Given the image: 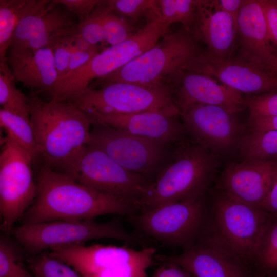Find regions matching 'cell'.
Returning <instances> with one entry per match:
<instances>
[{"mask_svg":"<svg viewBox=\"0 0 277 277\" xmlns=\"http://www.w3.org/2000/svg\"><path fill=\"white\" fill-rule=\"evenodd\" d=\"M276 166L275 160L230 162L221 173L214 188L260 208L270 189Z\"/></svg>","mask_w":277,"mask_h":277,"instance_id":"obj_17","label":"cell"},{"mask_svg":"<svg viewBox=\"0 0 277 277\" xmlns=\"http://www.w3.org/2000/svg\"><path fill=\"white\" fill-rule=\"evenodd\" d=\"M49 251L83 277H147L156 255L154 247L136 250L98 243L57 247Z\"/></svg>","mask_w":277,"mask_h":277,"instance_id":"obj_8","label":"cell"},{"mask_svg":"<svg viewBox=\"0 0 277 277\" xmlns=\"http://www.w3.org/2000/svg\"><path fill=\"white\" fill-rule=\"evenodd\" d=\"M99 53L100 52L98 50L92 51H84L77 50L74 49L72 53L71 59L70 60L68 66L67 67L66 72L64 75L61 78L70 75L74 72L84 66L86 64L89 62L92 58H93Z\"/></svg>","mask_w":277,"mask_h":277,"instance_id":"obj_39","label":"cell"},{"mask_svg":"<svg viewBox=\"0 0 277 277\" xmlns=\"http://www.w3.org/2000/svg\"><path fill=\"white\" fill-rule=\"evenodd\" d=\"M87 113L133 114L156 112L176 116L181 112L170 85H145L127 82L86 88L65 101Z\"/></svg>","mask_w":277,"mask_h":277,"instance_id":"obj_6","label":"cell"},{"mask_svg":"<svg viewBox=\"0 0 277 277\" xmlns=\"http://www.w3.org/2000/svg\"><path fill=\"white\" fill-rule=\"evenodd\" d=\"M200 43L191 30L182 27L175 32H168L147 51L119 69L93 81L89 87L116 82L170 85L185 66L203 52Z\"/></svg>","mask_w":277,"mask_h":277,"instance_id":"obj_5","label":"cell"},{"mask_svg":"<svg viewBox=\"0 0 277 277\" xmlns=\"http://www.w3.org/2000/svg\"><path fill=\"white\" fill-rule=\"evenodd\" d=\"M101 19L104 36V41L114 46L120 44L130 37L133 32L132 26L124 17L108 9L103 3H99L94 9Z\"/></svg>","mask_w":277,"mask_h":277,"instance_id":"obj_32","label":"cell"},{"mask_svg":"<svg viewBox=\"0 0 277 277\" xmlns=\"http://www.w3.org/2000/svg\"><path fill=\"white\" fill-rule=\"evenodd\" d=\"M87 145L98 148L128 171L152 173L164 155V144L110 126L92 124Z\"/></svg>","mask_w":277,"mask_h":277,"instance_id":"obj_13","label":"cell"},{"mask_svg":"<svg viewBox=\"0 0 277 277\" xmlns=\"http://www.w3.org/2000/svg\"><path fill=\"white\" fill-rule=\"evenodd\" d=\"M70 33L80 36L93 45L104 41L102 24L94 9L88 18L73 26Z\"/></svg>","mask_w":277,"mask_h":277,"instance_id":"obj_35","label":"cell"},{"mask_svg":"<svg viewBox=\"0 0 277 277\" xmlns=\"http://www.w3.org/2000/svg\"><path fill=\"white\" fill-rule=\"evenodd\" d=\"M56 7L51 1L22 17L10 47L31 49L52 48L68 34L75 23Z\"/></svg>","mask_w":277,"mask_h":277,"instance_id":"obj_20","label":"cell"},{"mask_svg":"<svg viewBox=\"0 0 277 277\" xmlns=\"http://www.w3.org/2000/svg\"><path fill=\"white\" fill-rule=\"evenodd\" d=\"M245 2L246 0H215L217 7L231 15L236 24L240 10Z\"/></svg>","mask_w":277,"mask_h":277,"instance_id":"obj_43","label":"cell"},{"mask_svg":"<svg viewBox=\"0 0 277 277\" xmlns=\"http://www.w3.org/2000/svg\"><path fill=\"white\" fill-rule=\"evenodd\" d=\"M248 131H277V115L248 121Z\"/></svg>","mask_w":277,"mask_h":277,"instance_id":"obj_42","label":"cell"},{"mask_svg":"<svg viewBox=\"0 0 277 277\" xmlns=\"http://www.w3.org/2000/svg\"><path fill=\"white\" fill-rule=\"evenodd\" d=\"M191 31L211 55L224 59L234 57L237 26L231 15L217 7L215 0H197L196 16Z\"/></svg>","mask_w":277,"mask_h":277,"instance_id":"obj_21","label":"cell"},{"mask_svg":"<svg viewBox=\"0 0 277 277\" xmlns=\"http://www.w3.org/2000/svg\"><path fill=\"white\" fill-rule=\"evenodd\" d=\"M273 275V276H274V277H277V274H274V275Z\"/></svg>","mask_w":277,"mask_h":277,"instance_id":"obj_47","label":"cell"},{"mask_svg":"<svg viewBox=\"0 0 277 277\" xmlns=\"http://www.w3.org/2000/svg\"><path fill=\"white\" fill-rule=\"evenodd\" d=\"M248 121L277 115V92L252 95L246 98Z\"/></svg>","mask_w":277,"mask_h":277,"instance_id":"obj_34","label":"cell"},{"mask_svg":"<svg viewBox=\"0 0 277 277\" xmlns=\"http://www.w3.org/2000/svg\"><path fill=\"white\" fill-rule=\"evenodd\" d=\"M10 234L24 249L26 256L96 239H115L133 246L143 244L138 236L126 230L118 219L102 223L88 220L21 224L14 227Z\"/></svg>","mask_w":277,"mask_h":277,"instance_id":"obj_7","label":"cell"},{"mask_svg":"<svg viewBox=\"0 0 277 277\" xmlns=\"http://www.w3.org/2000/svg\"><path fill=\"white\" fill-rule=\"evenodd\" d=\"M197 0H158L162 19L169 25L175 23L191 31L197 12Z\"/></svg>","mask_w":277,"mask_h":277,"instance_id":"obj_33","label":"cell"},{"mask_svg":"<svg viewBox=\"0 0 277 277\" xmlns=\"http://www.w3.org/2000/svg\"><path fill=\"white\" fill-rule=\"evenodd\" d=\"M271 44L277 51V0H259Z\"/></svg>","mask_w":277,"mask_h":277,"instance_id":"obj_38","label":"cell"},{"mask_svg":"<svg viewBox=\"0 0 277 277\" xmlns=\"http://www.w3.org/2000/svg\"><path fill=\"white\" fill-rule=\"evenodd\" d=\"M16 80L7 62H0V104L2 109L30 121L27 97L15 84Z\"/></svg>","mask_w":277,"mask_h":277,"instance_id":"obj_28","label":"cell"},{"mask_svg":"<svg viewBox=\"0 0 277 277\" xmlns=\"http://www.w3.org/2000/svg\"><path fill=\"white\" fill-rule=\"evenodd\" d=\"M243 160L269 161L277 157V131H248L239 144Z\"/></svg>","mask_w":277,"mask_h":277,"instance_id":"obj_25","label":"cell"},{"mask_svg":"<svg viewBox=\"0 0 277 277\" xmlns=\"http://www.w3.org/2000/svg\"><path fill=\"white\" fill-rule=\"evenodd\" d=\"M103 4L111 12L122 17L137 21L162 17L158 0H107Z\"/></svg>","mask_w":277,"mask_h":277,"instance_id":"obj_31","label":"cell"},{"mask_svg":"<svg viewBox=\"0 0 277 277\" xmlns=\"http://www.w3.org/2000/svg\"><path fill=\"white\" fill-rule=\"evenodd\" d=\"M180 114L193 141L216 155H225L239 146L244 128L234 113L217 106L195 104Z\"/></svg>","mask_w":277,"mask_h":277,"instance_id":"obj_14","label":"cell"},{"mask_svg":"<svg viewBox=\"0 0 277 277\" xmlns=\"http://www.w3.org/2000/svg\"><path fill=\"white\" fill-rule=\"evenodd\" d=\"M160 262L174 263L192 277H250L253 269L207 235L183 248L178 255H156Z\"/></svg>","mask_w":277,"mask_h":277,"instance_id":"obj_16","label":"cell"},{"mask_svg":"<svg viewBox=\"0 0 277 277\" xmlns=\"http://www.w3.org/2000/svg\"><path fill=\"white\" fill-rule=\"evenodd\" d=\"M169 27L162 17L147 21L125 41L106 49L70 75L58 80L52 98L65 101L85 90L93 80L122 68L150 49L168 32Z\"/></svg>","mask_w":277,"mask_h":277,"instance_id":"obj_9","label":"cell"},{"mask_svg":"<svg viewBox=\"0 0 277 277\" xmlns=\"http://www.w3.org/2000/svg\"><path fill=\"white\" fill-rule=\"evenodd\" d=\"M162 265L154 271L152 277H192L180 265L171 262H161Z\"/></svg>","mask_w":277,"mask_h":277,"instance_id":"obj_40","label":"cell"},{"mask_svg":"<svg viewBox=\"0 0 277 277\" xmlns=\"http://www.w3.org/2000/svg\"><path fill=\"white\" fill-rule=\"evenodd\" d=\"M52 49L59 80L65 74L74 49L69 34L62 37Z\"/></svg>","mask_w":277,"mask_h":277,"instance_id":"obj_36","label":"cell"},{"mask_svg":"<svg viewBox=\"0 0 277 277\" xmlns=\"http://www.w3.org/2000/svg\"><path fill=\"white\" fill-rule=\"evenodd\" d=\"M250 277H274L272 275H266L260 272L253 271Z\"/></svg>","mask_w":277,"mask_h":277,"instance_id":"obj_45","label":"cell"},{"mask_svg":"<svg viewBox=\"0 0 277 277\" xmlns=\"http://www.w3.org/2000/svg\"><path fill=\"white\" fill-rule=\"evenodd\" d=\"M0 124L7 135L34 161L39 154L35 135L30 121L2 108Z\"/></svg>","mask_w":277,"mask_h":277,"instance_id":"obj_26","label":"cell"},{"mask_svg":"<svg viewBox=\"0 0 277 277\" xmlns=\"http://www.w3.org/2000/svg\"><path fill=\"white\" fill-rule=\"evenodd\" d=\"M236 25L239 51L234 57L273 74L277 51L271 43L259 0H246Z\"/></svg>","mask_w":277,"mask_h":277,"instance_id":"obj_19","label":"cell"},{"mask_svg":"<svg viewBox=\"0 0 277 277\" xmlns=\"http://www.w3.org/2000/svg\"><path fill=\"white\" fill-rule=\"evenodd\" d=\"M273 74L277 76V54H276V60L275 62V67L273 70Z\"/></svg>","mask_w":277,"mask_h":277,"instance_id":"obj_46","label":"cell"},{"mask_svg":"<svg viewBox=\"0 0 277 277\" xmlns=\"http://www.w3.org/2000/svg\"><path fill=\"white\" fill-rule=\"evenodd\" d=\"M35 200L21 224L53 221L79 222L106 214L138 213L128 202L87 187L70 176L44 165L37 179Z\"/></svg>","mask_w":277,"mask_h":277,"instance_id":"obj_1","label":"cell"},{"mask_svg":"<svg viewBox=\"0 0 277 277\" xmlns=\"http://www.w3.org/2000/svg\"><path fill=\"white\" fill-rule=\"evenodd\" d=\"M68 176L92 189L128 202L136 208L138 213L151 183L90 145L83 148Z\"/></svg>","mask_w":277,"mask_h":277,"instance_id":"obj_11","label":"cell"},{"mask_svg":"<svg viewBox=\"0 0 277 277\" xmlns=\"http://www.w3.org/2000/svg\"><path fill=\"white\" fill-rule=\"evenodd\" d=\"M260 208L277 218V166L270 189Z\"/></svg>","mask_w":277,"mask_h":277,"instance_id":"obj_41","label":"cell"},{"mask_svg":"<svg viewBox=\"0 0 277 277\" xmlns=\"http://www.w3.org/2000/svg\"><path fill=\"white\" fill-rule=\"evenodd\" d=\"M100 1L97 0H52L51 3L55 6L61 5L67 10L74 14L80 22L88 18Z\"/></svg>","mask_w":277,"mask_h":277,"instance_id":"obj_37","label":"cell"},{"mask_svg":"<svg viewBox=\"0 0 277 277\" xmlns=\"http://www.w3.org/2000/svg\"><path fill=\"white\" fill-rule=\"evenodd\" d=\"M209 191L211 199L203 235L210 237L253 269L258 248L274 217L263 209L240 201L215 188Z\"/></svg>","mask_w":277,"mask_h":277,"instance_id":"obj_3","label":"cell"},{"mask_svg":"<svg viewBox=\"0 0 277 277\" xmlns=\"http://www.w3.org/2000/svg\"><path fill=\"white\" fill-rule=\"evenodd\" d=\"M26 263L35 277H83L73 267L52 255L49 250L27 256Z\"/></svg>","mask_w":277,"mask_h":277,"instance_id":"obj_30","label":"cell"},{"mask_svg":"<svg viewBox=\"0 0 277 277\" xmlns=\"http://www.w3.org/2000/svg\"><path fill=\"white\" fill-rule=\"evenodd\" d=\"M252 268L266 275L277 274V218L273 219L261 240Z\"/></svg>","mask_w":277,"mask_h":277,"instance_id":"obj_29","label":"cell"},{"mask_svg":"<svg viewBox=\"0 0 277 277\" xmlns=\"http://www.w3.org/2000/svg\"><path fill=\"white\" fill-rule=\"evenodd\" d=\"M31 157L6 136L0 154V214L2 232L10 234L37 193Z\"/></svg>","mask_w":277,"mask_h":277,"instance_id":"obj_12","label":"cell"},{"mask_svg":"<svg viewBox=\"0 0 277 277\" xmlns=\"http://www.w3.org/2000/svg\"><path fill=\"white\" fill-rule=\"evenodd\" d=\"M73 46L75 49L84 51H92L98 50L97 46L93 45L83 37L76 34L69 33Z\"/></svg>","mask_w":277,"mask_h":277,"instance_id":"obj_44","label":"cell"},{"mask_svg":"<svg viewBox=\"0 0 277 277\" xmlns=\"http://www.w3.org/2000/svg\"><path fill=\"white\" fill-rule=\"evenodd\" d=\"M86 113L91 119L92 124L110 126L164 145L180 141L185 132L184 126L175 118L176 116L159 112Z\"/></svg>","mask_w":277,"mask_h":277,"instance_id":"obj_22","label":"cell"},{"mask_svg":"<svg viewBox=\"0 0 277 277\" xmlns=\"http://www.w3.org/2000/svg\"><path fill=\"white\" fill-rule=\"evenodd\" d=\"M208 204L204 196L194 200L166 204L128 217L142 235L166 245L188 247L203 235Z\"/></svg>","mask_w":277,"mask_h":277,"instance_id":"obj_10","label":"cell"},{"mask_svg":"<svg viewBox=\"0 0 277 277\" xmlns=\"http://www.w3.org/2000/svg\"><path fill=\"white\" fill-rule=\"evenodd\" d=\"M170 85L180 112L195 104L217 106L231 113L247 107L242 93L202 73L183 70Z\"/></svg>","mask_w":277,"mask_h":277,"instance_id":"obj_18","label":"cell"},{"mask_svg":"<svg viewBox=\"0 0 277 277\" xmlns=\"http://www.w3.org/2000/svg\"><path fill=\"white\" fill-rule=\"evenodd\" d=\"M27 102L44 165L69 175L89 142L91 119L71 103L54 98L45 102L33 90L27 96Z\"/></svg>","mask_w":277,"mask_h":277,"instance_id":"obj_2","label":"cell"},{"mask_svg":"<svg viewBox=\"0 0 277 277\" xmlns=\"http://www.w3.org/2000/svg\"><path fill=\"white\" fill-rule=\"evenodd\" d=\"M26 253L10 234L0 236V277H35L29 269Z\"/></svg>","mask_w":277,"mask_h":277,"instance_id":"obj_27","label":"cell"},{"mask_svg":"<svg viewBox=\"0 0 277 277\" xmlns=\"http://www.w3.org/2000/svg\"><path fill=\"white\" fill-rule=\"evenodd\" d=\"M7 63L15 77L37 94H52L58 80L52 48L38 49L10 47Z\"/></svg>","mask_w":277,"mask_h":277,"instance_id":"obj_23","label":"cell"},{"mask_svg":"<svg viewBox=\"0 0 277 277\" xmlns=\"http://www.w3.org/2000/svg\"><path fill=\"white\" fill-rule=\"evenodd\" d=\"M219 158L193 141L181 144L174 160L151 182L139 213L204 196L215 179Z\"/></svg>","mask_w":277,"mask_h":277,"instance_id":"obj_4","label":"cell"},{"mask_svg":"<svg viewBox=\"0 0 277 277\" xmlns=\"http://www.w3.org/2000/svg\"><path fill=\"white\" fill-rule=\"evenodd\" d=\"M184 70L219 80L241 93L251 95L277 92V76L235 57L224 59L203 51Z\"/></svg>","mask_w":277,"mask_h":277,"instance_id":"obj_15","label":"cell"},{"mask_svg":"<svg viewBox=\"0 0 277 277\" xmlns=\"http://www.w3.org/2000/svg\"><path fill=\"white\" fill-rule=\"evenodd\" d=\"M49 1L0 0V62H7V52L21 18Z\"/></svg>","mask_w":277,"mask_h":277,"instance_id":"obj_24","label":"cell"}]
</instances>
